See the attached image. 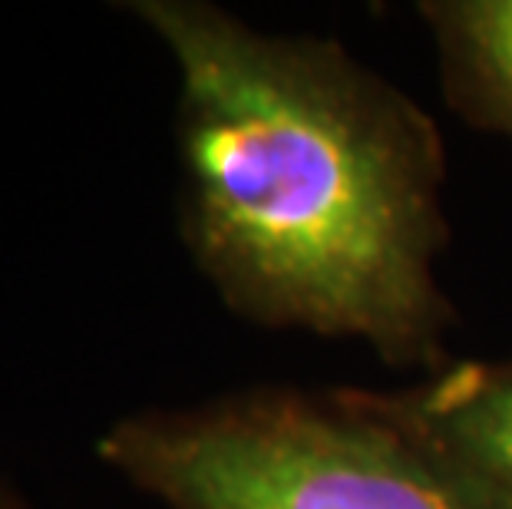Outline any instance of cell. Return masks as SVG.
Masks as SVG:
<instances>
[{
    "mask_svg": "<svg viewBox=\"0 0 512 509\" xmlns=\"http://www.w3.org/2000/svg\"><path fill=\"white\" fill-rule=\"evenodd\" d=\"M123 10L176 70V229L238 321L357 341L390 371L453 361L446 139L341 40L212 0Z\"/></svg>",
    "mask_w": 512,
    "mask_h": 509,
    "instance_id": "cell-1",
    "label": "cell"
},
{
    "mask_svg": "<svg viewBox=\"0 0 512 509\" xmlns=\"http://www.w3.org/2000/svg\"><path fill=\"white\" fill-rule=\"evenodd\" d=\"M96 460L162 509H479L351 384L136 407Z\"/></svg>",
    "mask_w": 512,
    "mask_h": 509,
    "instance_id": "cell-2",
    "label": "cell"
},
{
    "mask_svg": "<svg viewBox=\"0 0 512 509\" xmlns=\"http://www.w3.org/2000/svg\"><path fill=\"white\" fill-rule=\"evenodd\" d=\"M361 391L479 509H512V354L453 357L410 384Z\"/></svg>",
    "mask_w": 512,
    "mask_h": 509,
    "instance_id": "cell-3",
    "label": "cell"
},
{
    "mask_svg": "<svg viewBox=\"0 0 512 509\" xmlns=\"http://www.w3.org/2000/svg\"><path fill=\"white\" fill-rule=\"evenodd\" d=\"M417 17L450 113L512 143V0H420Z\"/></svg>",
    "mask_w": 512,
    "mask_h": 509,
    "instance_id": "cell-4",
    "label": "cell"
},
{
    "mask_svg": "<svg viewBox=\"0 0 512 509\" xmlns=\"http://www.w3.org/2000/svg\"><path fill=\"white\" fill-rule=\"evenodd\" d=\"M0 509H40L34 503V496L24 493L10 476L0 473Z\"/></svg>",
    "mask_w": 512,
    "mask_h": 509,
    "instance_id": "cell-5",
    "label": "cell"
}]
</instances>
